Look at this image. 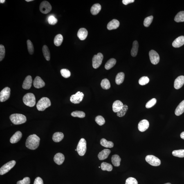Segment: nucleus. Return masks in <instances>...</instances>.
Returning a JSON list of instances; mask_svg holds the SVG:
<instances>
[{
  "mask_svg": "<svg viewBox=\"0 0 184 184\" xmlns=\"http://www.w3.org/2000/svg\"><path fill=\"white\" fill-rule=\"evenodd\" d=\"M5 1H5V0H1V1H0V3H3L5 2Z\"/></svg>",
  "mask_w": 184,
  "mask_h": 184,
  "instance_id": "53",
  "label": "nucleus"
},
{
  "mask_svg": "<svg viewBox=\"0 0 184 184\" xmlns=\"http://www.w3.org/2000/svg\"><path fill=\"white\" fill-rule=\"evenodd\" d=\"M60 73L61 75L64 78H68L71 76V73L68 69L64 68L60 70Z\"/></svg>",
  "mask_w": 184,
  "mask_h": 184,
  "instance_id": "43",
  "label": "nucleus"
},
{
  "mask_svg": "<svg viewBox=\"0 0 184 184\" xmlns=\"http://www.w3.org/2000/svg\"><path fill=\"white\" fill-rule=\"evenodd\" d=\"M165 184H171V183H165Z\"/></svg>",
  "mask_w": 184,
  "mask_h": 184,
  "instance_id": "55",
  "label": "nucleus"
},
{
  "mask_svg": "<svg viewBox=\"0 0 184 184\" xmlns=\"http://www.w3.org/2000/svg\"><path fill=\"white\" fill-rule=\"evenodd\" d=\"M124 77H125L124 74L122 72L117 74L115 79V82L116 84L119 85L122 84L124 82Z\"/></svg>",
  "mask_w": 184,
  "mask_h": 184,
  "instance_id": "30",
  "label": "nucleus"
},
{
  "mask_svg": "<svg viewBox=\"0 0 184 184\" xmlns=\"http://www.w3.org/2000/svg\"><path fill=\"white\" fill-rule=\"evenodd\" d=\"M125 184H138V182L135 178L130 177L126 180Z\"/></svg>",
  "mask_w": 184,
  "mask_h": 184,
  "instance_id": "48",
  "label": "nucleus"
},
{
  "mask_svg": "<svg viewBox=\"0 0 184 184\" xmlns=\"http://www.w3.org/2000/svg\"><path fill=\"white\" fill-rule=\"evenodd\" d=\"M172 154L175 156L179 158L184 157V149L178 150L173 151Z\"/></svg>",
  "mask_w": 184,
  "mask_h": 184,
  "instance_id": "38",
  "label": "nucleus"
},
{
  "mask_svg": "<svg viewBox=\"0 0 184 184\" xmlns=\"http://www.w3.org/2000/svg\"><path fill=\"white\" fill-rule=\"evenodd\" d=\"M63 40V37L61 34H59L56 36L54 39V44L56 46H60L62 44Z\"/></svg>",
  "mask_w": 184,
  "mask_h": 184,
  "instance_id": "33",
  "label": "nucleus"
},
{
  "mask_svg": "<svg viewBox=\"0 0 184 184\" xmlns=\"http://www.w3.org/2000/svg\"><path fill=\"white\" fill-rule=\"evenodd\" d=\"M103 56L101 53H99L96 55L93 56V66L94 68H97L101 64Z\"/></svg>",
  "mask_w": 184,
  "mask_h": 184,
  "instance_id": "7",
  "label": "nucleus"
},
{
  "mask_svg": "<svg viewBox=\"0 0 184 184\" xmlns=\"http://www.w3.org/2000/svg\"><path fill=\"white\" fill-rule=\"evenodd\" d=\"M51 102L49 99L46 97H43L38 102L36 107L38 110L43 111L46 108L51 105Z\"/></svg>",
  "mask_w": 184,
  "mask_h": 184,
  "instance_id": "3",
  "label": "nucleus"
},
{
  "mask_svg": "<svg viewBox=\"0 0 184 184\" xmlns=\"http://www.w3.org/2000/svg\"><path fill=\"white\" fill-rule=\"evenodd\" d=\"M149 122L147 120H142L138 124L139 130L142 132L145 131L149 127Z\"/></svg>",
  "mask_w": 184,
  "mask_h": 184,
  "instance_id": "14",
  "label": "nucleus"
},
{
  "mask_svg": "<svg viewBox=\"0 0 184 184\" xmlns=\"http://www.w3.org/2000/svg\"><path fill=\"white\" fill-rule=\"evenodd\" d=\"M34 184H43L42 179L40 177H37L36 178Z\"/></svg>",
  "mask_w": 184,
  "mask_h": 184,
  "instance_id": "50",
  "label": "nucleus"
},
{
  "mask_svg": "<svg viewBox=\"0 0 184 184\" xmlns=\"http://www.w3.org/2000/svg\"><path fill=\"white\" fill-rule=\"evenodd\" d=\"M84 97L83 93L80 91H78L75 94L72 95L70 97V101L75 104L80 103L82 101Z\"/></svg>",
  "mask_w": 184,
  "mask_h": 184,
  "instance_id": "10",
  "label": "nucleus"
},
{
  "mask_svg": "<svg viewBox=\"0 0 184 184\" xmlns=\"http://www.w3.org/2000/svg\"><path fill=\"white\" fill-rule=\"evenodd\" d=\"M95 121L97 124L100 126L103 125L105 122L103 117L101 116H98L95 117Z\"/></svg>",
  "mask_w": 184,
  "mask_h": 184,
  "instance_id": "41",
  "label": "nucleus"
},
{
  "mask_svg": "<svg viewBox=\"0 0 184 184\" xmlns=\"http://www.w3.org/2000/svg\"><path fill=\"white\" fill-rule=\"evenodd\" d=\"M5 55V49L3 45H0V61L2 60L4 58Z\"/></svg>",
  "mask_w": 184,
  "mask_h": 184,
  "instance_id": "45",
  "label": "nucleus"
},
{
  "mask_svg": "<svg viewBox=\"0 0 184 184\" xmlns=\"http://www.w3.org/2000/svg\"><path fill=\"white\" fill-rule=\"evenodd\" d=\"M101 169L103 171H106L110 172L113 169V167L111 164L106 162H103L101 166Z\"/></svg>",
  "mask_w": 184,
  "mask_h": 184,
  "instance_id": "34",
  "label": "nucleus"
},
{
  "mask_svg": "<svg viewBox=\"0 0 184 184\" xmlns=\"http://www.w3.org/2000/svg\"><path fill=\"white\" fill-rule=\"evenodd\" d=\"M88 32L87 30L85 28H81L78 31L77 35L81 40H85L87 36Z\"/></svg>",
  "mask_w": 184,
  "mask_h": 184,
  "instance_id": "20",
  "label": "nucleus"
},
{
  "mask_svg": "<svg viewBox=\"0 0 184 184\" xmlns=\"http://www.w3.org/2000/svg\"><path fill=\"white\" fill-rule=\"evenodd\" d=\"M30 178L26 177L23 179L22 180L18 181L17 184H30Z\"/></svg>",
  "mask_w": 184,
  "mask_h": 184,
  "instance_id": "49",
  "label": "nucleus"
},
{
  "mask_svg": "<svg viewBox=\"0 0 184 184\" xmlns=\"http://www.w3.org/2000/svg\"><path fill=\"white\" fill-rule=\"evenodd\" d=\"M184 44V36H181L176 38L173 41L172 46L175 48H178Z\"/></svg>",
  "mask_w": 184,
  "mask_h": 184,
  "instance_id": "17",
  "label": "nucleus"
},
{
  "mask_svg": "<svg viewBox=\"0 0 184 184\" xmlns=\"http://www.w3.org/2000/svg\"><path fill=\"white\" fill-rule=\"evenodd\" d=\"M150 59L151 63L153 64H158L160 61V56L158 54L153 50H151L149 52Z\"/></svg>",
  "mask_w": 184,
  "mask_h": 184,
  "instance_id": "12",
  "label": "nucleus"
},
{
  "mask_svg": "<svg viewBox=\"0 0 184 184\" xmlns=\"http://www.w3.org/2000/svg\"><path fill=\"white\" fill-rule=\"evenodd\" d=\"M26 1L27 2H30V1H33V0H26Z\"/></svg>",
  "mask_w": 184,
  "mask_h": 184,
  "instance_id": "54",
  "label": "nucleus"
},
{
  "mask_svg": "<svg viewBox=\"0 0 184 184\" xmlns=\"http://www.w3.org/2000/svg\"><path fill=\"white\" fill-rule=\"evenodd\" d=\"M77 151L80 156H84L87 150V143L85 139L81 138L79 141L77 147Z\"/></svg>",
  "mask_w": 184,
  "mask_h": 184,
  "instance_id": "5",
  "label": "nucleus"
},
{
  "mask_svg": "<svg viewBox=\"0 0 184 184\" xmlns=\"http://www.w3.org/2000/svg\"><path fill=\"white\" fill-rule=\"evenodd\" d=\"M134 0H123L122 3L124 5H127L129 3H134Z\"/></svg>",
  "mask_w": 184,
  "mask_h": 184,
  "instance_id": "51",
  "label": "nucleus"
},
{
  "mask_svg": "<svg viewBox=\"0 0 184 184\" xmlns=\"http://www.w3.org/2000/svg\"><path fill=\"white\" fill-rule=\"evenodd\" d=\"M33 85L34 87L39 89L44 87L45 83L40 77L37 76L34 81Z\"/></svg>",
  "mask_w": 184,
  "mask_h": 184,
  "instance_id": "15",
  "label": "nucleus"
},
{
  "mask_svg": "<svg viewBox=\"0 0 184 184\" xmlns=\"http://www.w3.org/2000/svg\"><path fill=\"white\" fill-rule=\"evenodd\" d=\"M174 20L177 22H183L184 21V11L179 12L175 17Z\"/></svg>",
  "mask_w": 184,
  "mask_h": 184,
  "instance_id": "35",
  "label": "nucleus"
},
{
  "mask_svg": "<svg viewBox=\"0 0 184 184\" xmlns=\"http://www.w3.org/2000/svg\"><path fill=\"white\" fill-rule=\"evenodd\" d=\"M27 46H28V48L29 53L30 55L33 54L34 53V47L33 44L32 42L30 40H28L27 41Z\"/></svg>",
  "mask_w": 184,
  "mask_h": 184,
  "instance_id": "40",
  "label": "nucleus"
},
{
  "mask_svg": "<svg viewBox=\"0 0 184 184\" xmlns=\"http://www.w3.org/2000/svg\"><path fill=\"white\" fill-rule=\"evenodd\" d=\"M52 6L48 2L43 1L41 3L39 6L40 10L42 13L46 14L51 11Z\"/></svg>",
  "mask_w": 184,
  "mask_h": 184,
  "instance_id": "9",
  "label": "nucleus"
},
{
  "mask_svg": "<svg viewBox=\"0 0 184 184\" xmlns=\"http://www.w3.org/2000/svg\"><path fill=\"white\" fill-rule=\"evenodd\" d=\"M138 43L137 41H135L133 43V46L131 50V54L133 57L136 56L138 54Z\"/></svg>",
  "mask_w": 184,
  "mask_h": 184,
  "instance_id": "28",
  "label": "nucleus"
},
{
  "mask_svg": "<svg viewBox=\"0 0 184 184\" xmlns=\"http://www.w3.org/2000/svg\"><path fill=\"white\" fill-rule=\"evenodd\" d=\"M128 106L126 105H124L122 109L120 111L117 113V116L119 117H122L125 115L126 112L128 111Z\"/></svg>",
  "mask_w": 184,
  "mask_h": 184,
  "instance_id": "39",
  "label": "nucleus"
},
{
  "mask_svg": "<svg viewBox=\"0 0 184 184\" xmlns=\"http://www.w3.org/2000/svg\"><path fill=\"white\" fill-rule=\"evenodd\" d=\"M23 102L26 105L30 107H33L36 104V98L34 94L29 93L24 95Z\"/></svg>",
  "mask_w": 184,
  "mask_h": 184,
  "instance_id": "4",
  "label": "nucleus"
},
{
  "mask_svg": "<svg viewBox=\"0 0 184 184\" xmlns=\"http://www.w3.org/2000/svg\"><path fill=\"white\" fill-rule=\"evenodd\" d=\"M40 138L35 134L30 135L26 142V147L31 150H35L39 147Z\"/></svg>",
  "mask_w": 184,
  "mask_h": 184,
  "instance_id": "1",
  "label": "nucleus"
},
{
  "mask_svg": "<svg viewBox=\"0 0 184 184\" xmlns=\"http://www.w3.org/2000/svg\"><path fill=\"white\" fill-rule=\"evenodd\" d=\"M180 137L182 139L184 140V132L181 133V134H180Z\"/></svg>",
  "mask_w": 184,
  "mask_h": 184,
  "instance_id": "52",
  "label": "nucleus"
},
{
  "mask_svg": "<svg viewBox=\"0 0 184 184\" xmlns=\"http://www.w3.org/2000/svg\"><path fill=\"white\" fill-rule=\"evenodd\" d=\"M124 104L120 100H116L113 103V110L115 113H118L120 111L123 107Z\"/></svg>",
  "mask_w": 184,
  "mask_h": 184,
  "instance_id": "22",
  "label": "nucleus"
},
{
  "mask_svg": "<svg viewBox=\"0 0 184 184\" xmlns=\"http://www.w3.org/2000/svg\"><path fill=\"white\" fill-rule=\"evenodd\" d=\"M42 50L45 59L47 61H49L50 59V53L48 47L46 45H44L43 46Z\"/></svg>",
  "mask_w": 184,
  "mask_h": 184,
  "instance_id": "29",
  "label": "nucleus"
},
{
  "mask_svg": "<svg viewBox=\"0 0 184 184\" xmlns=\"http://www.w3.org/2000/svg\"><path fill=\"white\" fill-rule=\"evenodd\" d=\"M111 162L113 165L116 167H118L120 165L121 158L118 155L115 154L111 157Z\"/></svg>",
  "mask_w": 184,
  "mask_h": 184,
  "instance_id": "25",
  "label": "nucleus"
},
{
  "mask_svg": "<svg viewBox=\"0 0 184 184\" xmlns=\"http://www.w3.org/2000/svg\"><path fill=\"white\" fill-rule=\"evenodd\" d=\"M184 112V100L179 105L175 111V114L179 116Z\"/></svg>",
  "mask_w": 184,
  "mask_h": 184,
  "instance_id": "24",
  "label": "nucleus"
},
{
  "mask_svg": "<svg viewBox=\"0 0 184 184\" xmlns=\"http://www.w3.org/2000/svg\"><path fill=\"white\" fill-rule=\"evenodd\" d=\"M48 21L50 24L55 25L57 23L58 20L54 16L51 15L48 17Z\"/></svg>",
  "mask_w": 184,
  "mask_h": 184,
  "instance_id": "47",
  "label": "nucleus"
},
{
  "mask_svg": "<svg viewBox=\"0 0 184 184\" xmlns=\"http://www.w3.org/2000/svg\"><path fill=\"white\" fill-rule=\"evenodd\" d=\"M101 9V6L99 3H96L93 5L91 8V13L93 15H96L100 12Z\"/></svg>",
  "mask_w": 184,
  "mask_h": 184,
  "instance_id": "26",
  "label": "nucleus"
},
{
  "mask_svg": "<svg viewBox=\"0 0 184 184\" xmlns=\"http://www.w3.org/2000/svg\"><path fill=\"white\" fill-rule=\"evenodd\" d=\"M116 63V60L114 58H111L108 60L105 65V68L106 70H109L113 68Z\"/></svg>",
  "mask_w": 184,
  "mask_h": 184,
  "instance_id": "31",
  "label": "nucleus"
},
{
  "mask_svg": "<svg viewBox=\"0 0 184 184\" xmlns=\"http://www.w3.org/2000/svg\"><path fill=\"white\" fill-rule=\"evenodd\" d=\"M153 19L152 16H149V17H146L144 21V25L146 27H149L152 22Z\"/></svg>",
  "mask_w": 184,
  "mask_h": 184,
  "instance_id": "42",
  "label": "nucleus"
},
{
  "mask_svg": "<svg viewBox=\"0 0 184 184\" xmlns=\"http://www.w3.org/2000/svg\"><path fill=\"white\" fill-rule=\"evenodd\" d=\"M64 138V135L62 132H57L54 133L52 139L55 142H59L61 141Z\"/></svg>",
  "mask_w": 184,
  "mask_h": 184,
  "instance_id": "27",
  "label": "nucleus"
},
{
  "mask_svg": "<svg viewBox=\"0 0 184 184\" xmlns=\"http://www.w3.org/2000/svg\"><path fill=\"white\" fill-rule=\"evenodd\" d=\"M15 160H12L3 165L0 169V175H3L9 171L15 165Z\"/></svg>",
  "mask_w": 184,
  "mask_h": 184,
  "instance_id": "6",
  "label": "nucleus"
},
{
  "mask_svg": "<svg viewBox=\"0 0 184 184\" xmlns=\"http://www.w3.org/2000/svg\"><path fill=\"white\" fill-rule=\"evenodd\" d=\"M111 152L110 150L105 149L101 152H99L98 155V157L99 160H103L106 159L109 156Z\"/></svg>",
  "mask_w": 184,
  "mask_h": 184,
  "instance_id": "23",
  "label": "nucleus"
},
{
  "mask_svg": "<svg viewBox=\"0 0 184 184\" xmlns=\"http://www.w3.org/2000/svg\"><path fill=\"white\" fill-rule=\"evenodd\" d=\"M10 119L12 123L15 125L24 124L27 120L25 115L19 113H14L11 115Z\"/></svg>",
  "mask_w": 184,
  "mask_h": 184,
  "instance_id": "2",
  "label": "nucleus"
},
{
  "mask_svg": "<svg viewBox=\"0 0 184 184\" xmlns=\"http://www.w3.org/2000/svg\"><path fill=\"white\" fill-rule=\"evenodd\" d=\"M184 84V76H180L175 80L174 83V88L176 89H179Z\"/></svg>",
  "mask_w": 184,
  "mask_h": 184,
  "instance_id": "13",
  "label": "nucleus"
},
{
  "mask_svg": "<svg viewBox=\"0 0 184 184\" xmlns=\"http://www.w3.org/2000/svg\"><path fill=\"white\" fill-rule=\"evenodd\" d=\"M11 90L10 88L6 87L3 88L0 93V101L3 102L9 98Z\"/></svg>",
  "mask_w": 184,
  "mask_h": 184,
  "instance_id": "11",
  "label": "nucleus"
},
{
  "mask_svg": "<svg viewBox=\"0 0 184 184\" xmlns=\"http://www.w3.org/2000/svg\"><path fill=\"white\" fill-rule=\"evenodd\" d=\"M101 85L103 89H109L111 87L110 83L109 81L106 79H105L102 81Z\"/></svg>",
  "mask_w": 184,
  "mask_h": 184,
  "instance_id": "36",
  "label": "nucleus"
},
{
  "mask_svg": "<svg viewBox=\"0 0 184 184\" xmlns=\"http://www.w3.org/2000/svg\"><path fill=\"white\" fill-rule=\"evenodd\" d=\"M100 144L106 148H111L114 146V144L112 142L107 141L105 139L103 138L101 140Z\"/></svg>",
  "mask_w": 184,
  "mask_h": 184,
  "instance_id": "32",
  "label": "nucleus"
},
{
  "mask_svg": "<svg viewBox=\"0 0 184 184\" xmlns=\"http://www.w3.org/2000/svg\"><path fill=\"white\" fill-rule=\"evenodd\" d=\"M156 99L153 98L149 101L146 105V108L149 109L152 107L154 105L156 104Z\"/></svg>",
  "mask_w": 184,
  "mask_h": 184,
  "instance_id": "46",
  "label": "nucleus"
},
{
  "mask_svg": "<svg viewBox=\"0 0 184 184\" xmlns=\"http://www.w3.org/2000/svg\"><path fill=\"white\" fill-rule=\"evenodd\" d=\"M71 115L73 117H77L80 118H84L85 116V113L81 111H73L71 113Z\"/></svg>",
  "mask_w": 184,
  "mask_h": 184,
  "instance_id": "37",
  "label": "nucleus"
},
{
  "mask_svg": "<svg viewBox=\"0 0 184 184\" xmlns=\"http://www.w3.org/2000/svg\"><path fill=\"white\" fill-rule=\"evenodd\" d=\"M149 82V79L147 77H143L140 78L139 80V83L141 85H144L147 84Z\"/></svg>",
  "mask_w": 184,
  "mask_h": 184,
  "instance_id": "44",
  "label": "nucleus"
},
{
  "mask_svg": "<svg viewBox=\"0 0 184 184\" xmlns=\"http://www.w3.org/2000/svg\"><path fill=\"white\" fill-rule=\"evenodd\" d=\"M32 80V77L30 75H28L25 78L23 83L22 87L25 89H29L31 87Z\"/></svg>",
  "mask_w": 184,
  "mask_h": 184,
  "instance_id": "16",
  "label": "nucleus"
},
{
  "mask_svg": "<svg viewBox=\"0 0 184 184\" xmlns=\"http://www.w3.org/2000/svg\"><path fill=\"white\" fill-rule=\"evenodd\" d=\"M65 159L64 156L62 153H57L54 157V160L57 165H60L64 162Z\"/></svg>",
  "mask_w": 184,
  "mask_h": 184,
  "instance_id": "18",
  "label": "nucleus"
},
{
  "mask_svg": "<svg viewBox=\"0 0 184 184\" xmlns=\"http://www.w3.org/2000/svg\"><path fill=\"white\" fill-rule=\"evenodd\" d=\"M145 160L150 165L155 167L159 166L161 163L159 158L153 155H148L146 156Z\"/></svg>",
  "mask_w": 184,
  "mask_h": 184,
  "instance_id": "8",
  "label": "nucleus"
},
{
  "mask_svg": "<svg viewBox=\"0 0 184 184\" xmlns=\"http://www.w3.org/2000/svg\"><path fill=\"white\" fill-rule=\"evenodd\" d=\"M22 136V133L20 131H17L11 138L10 139L11 143L12 144L17 143L21 140Z\"/></svg>",
  "mask_w": 184,
  "mask_h": 184,
  "instance_id": "21",
  "label": "nucleus"
},
{
  "mask_svg": "<svg viewBox=\"0 0 184 184\" xmlns=\"http://www.w3.org/2000/svg\"><path fill=\"white\" fill-rule=\"evenodd\" d=\"M120 23L116 19H113L108 23L107 28L108 30H111L116 29L120 26Z\"/></svg>",
  "mask_w": 184,
  "mask_h": 184,
  "instance_id": "19",
  "label": "nucleus"
}]
</instances>
